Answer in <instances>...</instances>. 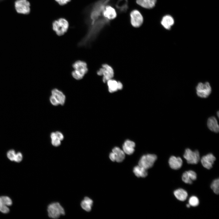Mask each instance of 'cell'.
Wrapping results in <instances>:
<instances>
[{
  "mask_svg": "<svg viewBox=\"0 0 219 219\" xmlns=\"http://www.w3.org/2000/svg\"><path fill=\"white\" fill-rule=\"evenodd\" d=\"M15 6L16 11L18 13L26 14L30 12V4L26 0L17 1L15 3Z\"/></svg>",
  "mask_w": 219,
  "mask_h": 219,
  "instance_id": "9",
  "label": "cell"
},
{
  "mask_svg": "<svg viewBox=\"0 0 219 219\" xmlns=\"http://www.w3.org/2000/svg\"><path fill=\"white\" fill-rule=\"evenodd\" d=\"M12 202L11 199L7 196L0 197V211L3 213L9 212L8 206L12 205Z\"/></svg>",
  "mask_w": 219,
  "mask_h": 219,
  "instance_id": "12",
  "label": "cell"
},
{
  "mask_svg": "<svg viewBox=\"0 0 219 219\" xmlns=\"http://www.w3.org/2000/svg\"><path fill=\"white\" fill-rule=\"evenodd\" d=\"M23 156L22 154L19 152L17 153V156L15 160V162H19L22 160Z\"/></svg>",
  "mask_w": 219,
  "mask_h": 219,
  "instance_id": "30",
  "label": "cell"
},
{
  "mask_svg": "<svg viewBox=\"0 0 219 219\" xmlns=\"http://www.w3.org/2000/svg\"><path fill=\"white\" fill-rule=\"evenodd\" d=\"M59 5H64L67 4L71 0H55Z\"/></svg>",
  "mask_w": 219,
  "mask_h": 219,
  "instance_id": "31",
  "label": "cell"
},
{
  "mask_svg": "<svg viewBox=\"0 0 219 219\" xmlns=\"http://www.w3.org/2000/svg\"><path fill=\"white\" fill-rule=\"evenodd\" d=\"M196 90L198 96L202 98L207 97L211 92V87L207 82L199 83L196 88Z\"/></svg>",
  "mask_w": 219,
  "mask_h": 219,
  "instance_id": "6",
  "label": "cell"
},
{
  "mask_svg": "<svg viewBox=\"0 0 219 219\" xmlns=\"http://www.w3.org/2000/svg\"><path fill=\"white\" fill-rule=\"evenodd\" d=\"M97 74L99 76H103V81L104 83H106L108 80L112 78L114 76V72L110 66L105 64H103L102 67L97 71Z\"/></svg>",
  "mask_w": 219,
  "mask_h": 219,
  "instance_id": "4",
  "label": "cell"
},
{
  "mask_svg": "<svg viewBox=\"0 0 219 219\" xmlns=\"http://www.w3.org/2000/svg\"><path fill=\"white\" fill-rule=\"evenodd\" d=\"M47 211L49 217L53 219L58 218L61 216L65 214L63 207L57 202L49 204L47 206Z\"/></svg>",
  "mask_w": 219,
  "mask_h": 219,
  "instance_id": "2",
  "label": "cell"
},
{
  "mask_svg": "<svg viewBox=\"0 0 219 219\" xmlns=\"http://www.w3.org/2000/svg\"><path fill=\"white\" fill-rule=\"evenodd\" d=\"M51 95L53 96L59 103L60 104L64 105L66 97L63 92L57 88H54L51 91Z\"/></svg>",
  "mask_w": 219,
  "mask_h": 219,
  "instance_id": "15",
  "label": "cell"
},
{
  "mask_svg": "<svg viewBox=\"0 0 219 219\" xmlns=\"http://www.w3.org/2000/svg\"><path fill=\"white\" fill-rule=\"evenodd\" d=\"M197 178L196 173L193 171L189 170L184 172L182 176V180L185 183L191 184L193 181L195 180Z\"/></svg>",
  "mask_w": 219,
  "mask_h": 219,
  "instance_id": "14",
  "label": "cell"
},
{
  "mask_svg": "<svg viewBox=\"0 0 219 219\" xmlns=\"http://www.w3.org/2000/svg\"><path fill=\"white\" fill-rule=\"evenodd\" d=\"M57 138L60 141H62L64 139V136L63 134L60 132L56 131L55 132Z\"/></svg>",
  "mask_w": 219,
  "mask_h": 219,
  "instance_id": "32",
  "label": "cell"
},
{
  "mask_svg": "<svg viewBox=\"0 0 219 219\" xmlns=\"http://www.w3.org/2000/svg\"><path fill=\"white\" fill-rule=\"evenodd\" d=\"M107 82L109 92L113 93L120 90L122 89L123 85L119 81L111 79L108 80Z\"/></svg>",
  "mask_w": 219,
  "mask_h": 219,
  "instance_id": "13",
  "label": "cell"
},
{
  "mask_svg": "<svg viewBox=\"0 0 219 219\" xmlns=\"http://www.w3.org/2000/svg\"><path fill=\"white\" fill-rule=\"evenodd\" d=\"M157 159L154 154H148L143 156L138 162V165L148 169L152 167Z\"/></svg>",
  "mask_w": 219,
  "mask_h": 219,
  "instance_id": "5",
  "label": "cell"
},
{
  "mask_svg": "<svg viewBox=\"0 0 219 219\" xmlns=\"http://www.w3.org/2000/svg\"><path fill=\"white\" fill-rule=\"evenodd\" d=\"M135 146V143L134 142L129 140H127L125 142L123 145V151L125 153L130 155L134 153Z\"/></svg>",
  "mask_w": 219,
  "mask_h": 219,
  "instance_id": "19",
  "label": "cell"
},
{
  "mask_svg": "<svg viewBox=\"0 0 219 219\" xmlns=\"http://www.w3.org/2000/svg\"><path fill=\"white\" fill-rule=\"evenodd\" d=\"M217 115L218 116V117L219 116V112L218 111L217 112Z\"/></svg>",
  "mask_w": 219,
  "mask_h": 219,
  "instance_id": "34",
  "label": "cell"
},
{
  "mask_svg": "<svg viewBox=\"0 0 219 219\" xmlns=\"http://www.w3.org/2000/svg\"><path fill=\"white\" fill-rule=\"evenodd\" d=\"M173 17L170 15H167L163 16L161 21L162 26L165 29L169 30L174 23Z\"/></svg>",
  "mask_w": 219,
  "mask_h": 219,
  "instance_id": "17",
  "label": "cell"
},
{
  "mask_svg": "<svg viewBox=\"0 0 219 219\" xmlns=\"http://www.w3.org/2000/svg\"><path fill=\"white\" fill-rule=\"evenodd\" d=\"M92 200L88 197H85L81 201L80 205L82 208L87 212L90 211L93 205Z\"/></svg>",
  "mask_w": 219,
  "mask_h": 219,
  "instance_id": "22",
  "label": "cell"
},
{
  "mask_svg": "<svg viewBox=\"0 0 219 219\" xmlns=\"http://www.w3.org/2000/svg\"><path fill=\"white\" fill-rule=\"evenodd\" d=\"M133 172L135 175L138 177H145L148 175L147 169L139 165L134 168Z\"/></svg>",
  "mask_w": 219,
  "mask_h": 219,
  "instance_id": "24",
  "label": "cell"
},
{
  "mask_svg": "<svg viewBox=\"0 0 219 219\" xmlns=\"http://www.w3.org/2000/svg\"><path fill=\"white\" fill-rule=\"evenodd\" d=\"M130 22L134 27H140L143 22V18L141 13L137 10L132 11L130 14Z\"/></svg>",
  "mask_w": 219,
  "mask_h": 219,
  "instance_id": "8",
  "label": "cell"
},
{
  "mask_svg": "<svg viewBox=\"0 0 219 219\" xmlns=\"http://www.w3.org/2000/svg\"><path fill=\"white\" fill-rule=\"evenodd\" d=\"M216 158L211 153L203 156L201 158V162L203 166L206 169H210L212 167Z\"/></svg>",
  "mask_w": 219,
  "mask_h": 219,
  "instance_id": "11",
  "label": "cell"
},
{
  "mask_svg": "<svg viewBox=\"0 0 219 219\" xmlns=\"http://www.w3.org/2000/svg\"><path fill=\"white\" fill-rule=\"evenodd\" d=\"M61 141L57 138L51 140V143L54 146L57 147L60 145Z\"/></svg>",
  "mask_w": 219,
  "mask_h": 219,
  "instance_id": "28",
  "label": "cell"
},
{
  "mask_svg": "<svg viewBox=\"0 0 219 219\" xmlns=\"http://www.w3.org/2000/svg\"><path fill=\"white\" fill-rule=\"evenodd\" d=\"M73 70L71 75L75 79L79 80L82 79L87 73L88 68L87 63L84 61L78 60L72 64Z\"/></svg>",
  "mask_w": 219,
  "mask_h": 219,
  "instance_id": "1",
  "label": "cell"
},
{
  "mask_svg": "<svg viewBox=\"0 0 219 219\" xmlns=\"http://www.w3.org/2000/svg\"><path fill=\"white\" fill-rule=\"evenodd\" d=\"M156 2L157 0H136L138 5L146 9H151L154 7Z\"/></svg>",
  "mask_w": 219,
  "mask_h": 219,
  "instance_id": "21",
  "label": "cell"
},
{
  "mask_svg": "<svg viewBox=\"0 0 219 219\" xmlns=\"http://www.w3.org/2000/svg\"><path fill=\"white\" fill-rule=\"evenodd\" d=\"M69 24L65 19L61 18L54 20L52 23V29L58 36L64 35L67 31Z\"/></svg>",
  "mask_w": 219,
  "mask_h": 219,
  "instance_id": "3",
  "label": "cell"
},
{
  "mask_svg": "<svg viewBox=\"0 0 219 219\" xmlns=\"http://www.w3.org/2000/svg\"><path fill=\"white\" fill-rule=\"evenodd\" d=\"M174 194L176 197L181 201H184L186 200L188 196L187 192L182 189H179L175 190Z\"/></svg>",
  "mask_w": 219,
  "mask_h": 219,
  "instance_id": "23",
  "label": "cell"
},
{
  "mask_svg": "<svg viewBox=\"0 0 219 219\" xmlns=\"http://www.w3.org/2000/svg\"><path fill=\"white\" fill-rule=\"evenodd\" d=\"M183 157L189 164H197L200 159L199 151L197 150L193 151L189 148L185 150Z\"/></svg>",
  "mask_w": 219,
  "mask_h": 219,
  "instance_id": "7",
  "label": "cell"
},
{
  "mask_svg": "<svg viewBox=\"0 0 219 219\" xmlns=\"http://www.w3.org/2000/svg\"><path fill=\"white\" fill-rule=\"evenodd\" d=\"M186 206L188 208H189L190 207V205L189 204H187Z\"/></svg>",
  "mask_w": 219,
  "mask_h": 219,
  "instance_id": "33",
  "label": "cell"
},
{
  "mask_svg": "<svg viewBox=\"0 0 219 219\" xmlns=\"http://www.w3.org/2000/svg\"><path fill=\"white\" fill-rule=\"evenodd\" d=\"M219 179H218L214 180L212 183L210 187L213 192L216 194H218L219 192Z\"/></svg>",
  "mask_w": 219,
  "mask_h": 219,
  "instance_id": "25",
  "label": "cell"
},
{
  "mask_svg": "<svg viewBox=\"0 0 219 219\" xmlns=\"http://www.w3.org/2000/svg\"><path fill=\"white\" fill-rule=\"evenodd\" d=\"M189 203L190 206L195 207L199 205V201L197 197L195 196H192L189 198Z\"/></svg>",
  "mask_w": 219,
  "mask_h": 219,
  "instance_id": "26",
  "label": "cell"
},
{
  "mask_svg": "<svg viewBox=\"0 0 219 219\" xmlns=\"http://www.w3.org/2000/svg\"><path fill=\"white\" fill-rule=\"evenodd\" d=\"M17 155L15 151L13 150H11L7 153V156L8 158L11 161L15 162Z\"/></svg>",
  "mask_w": 219,
  "mask_h": 219,
  "instance_id": "27",
  "label": "cell"
},
{
  "mask_svg": "<svg viewBox=\"0 0 219 219\" xmlns=\"http://www.w3.org/2000/svg\"><path fill=\"white\" fill-rule=\"evenodd\" d=\"M50 100L51 103L54 106H56L60 104L58 101L51 95L50 97Z\"/></svg>",
  "mask_w": 219,
  "mask_h": 219,
  "instance_id": "29",
  "label": "cell"
},
{
  "mask_svg": "<svg viewBox=\"0 0 219 219\" xmlns=\"http://www.w3.org/2000/svg\"><path fill=\"white\" fill-rule=\"evenodd\" d=\"M104 16L109 19H113L116 16L117 14L114 8L110 6H106L103 10Z\"/></svg>",
  "mask_w": 219,
  "mask_h": 219,
  "instance_id": "20",
  "label": "cell"
},
{
  "mask_svg": "<svg viewBox=\"0 0 219 219\" xmlns=\"http://www.w3.org/2000/svg\"><path fill=\"white\" fill-rule=\"evenodd\" d=\"M125 157V153L123 151L118 147L114 148L112 150V152L109 155V158L112 161H116L118 162L123 161Z\"/></svg>",
  "mask_w": 219,
  "mask_h": 219,
  "instance_id": "10",
  "label": "cell"
},
{
  "mask_svg": "<svg viewBox=\"0 0 219 219\" xmlns=\"http://www.w3.org/2000/svg\"><path fill=\"white\" fill-rule=\"evenodd\" d=\"M169 164L171 168L174 170H177L182 167V161L180 157L172 156L169 158Z\"/></svg>",
  "mask_w": 219,
  "mask_h": 219,
  "instance_id": "16",
  "label": "cell"
},
{
  "mask_svg": "<svg viewBox=\"0 0 219 219\" xmlns=\"http://www.w3.org/2000/svg\"><path fill=\"white\" fill-rule=\"evenodd\" d=\"M207 125L209 129L211 131L215 133L219 132V125L217 120L215 117L211 116L208 119Z\"/></svg>",
  "mask_w": 219,
  "mask_h": 219,
  "instance_id": "18",
  "label": "cell"
}]
</instances>
